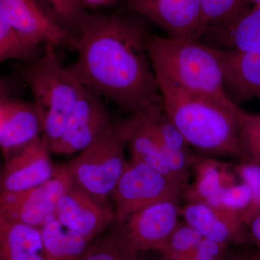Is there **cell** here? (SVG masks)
<instances>
[{"label":"cell","instance_id":"obj_1","mask_svg":"<svg viewBox=\"0 0 260 260\" xmlns=\"http://www.w3.org/2000/svg\"><path fill=\"white\" fill-rule=\"evenodd\" d=\"M142 24L119 15L87 14L76 36L78 57L66 67L85 88L121 110L139 112L161 102Z\"/></svg>","mask_w":260,"mask_h":260},{"label":"cell","instance_id":"obj_2","mask_svg":"<svg viewBox=\"0 0 260 260\" xmlns=\"http://www.w3.org/2000/svg\"><path fill=\"white\" fill-rule=\"evenodd\" d=\"M155 75L162 107L191 148L203 156L245 160L239 140L238 104L186 91Z\"/></svg>","mask_w":260,"mask_h":260},{"label":"cell","instance_id":"obj_3","mask_svg":"<svg viewBox=\"0 0 260 260\" xmlns=\"http://www.w3.org/2000/svg\"><path fill=\"white\" fill-rule=\"evenodd\" d=\"M147 49L155 74L186 91L229 104L223 50L201 39L149 35Z\"/></svg>","mask_w":260,"mask_h":260},{"label":"cell","instance_id":"obj_4","mask_svg":"<svg viewBox=\"0 0 260 260\" xmlns=\"http://www.w3.org/2000/svg\"><path fill=\"white\" fill-rule=\"evenodd\" d=\"M55 47L46 46L25 72V80L42 118V139L48 149L58 140L83 86L63 67Z\"/></svg>","mask_w":260,"mask_h":260},{"label":"cell","instance_id":"obj_5","mask_svg":"<svg viewBox=\"0 0 260 260\" xmlns=\"http://www.w3.org/2000/svg\"><path fill=\"white\" fill-rule=\"evenodd\" d=\"M126 147L121 121L112 122L99 139L68 162L73 183L97 200L107 202L127 164Z\"/></svg>","mask_w":260,"mask_h":260},{"label":"cell","instance_id":"obj_6","mask_svg":"<svg viewBox=\"0 0 260 260\" xmlns=\"http://www.w3.org/2000/svg\"><path fill=\"white\" fill-rule=\"evenodd\" d=\"M184 188L145 162L130 159L112 195L116 222L164 200L180 202Z\"/></svg>","mask_w":260,"mask_h":260},{"label":"cell","instance_id":"obj_7","mask_svg":"<svg viewBox=\"0 0 260 260\" xmlns=\"http://www.w3.org/2000/svg\"><path fill=\"white\" fill-rule=\"evenodd\" d=\"M73 184L68 164L56 166L50 179L29 190L0 196V211L7 216L40 229L55 217L61 197Z\"/></svg>","mask_w":260,"mask_h":260},{"label":"cell","instance_id":"obj_8","mask_svg":"<svg viewBox=\"0 0 260 260\" xmlns=\"http://www.w3.org/2000/svg\"><path fill=\"white\" fill-rule=\"evenodd\" d=\"M112 124L102 98L83 87L62 133L49 152L58 155L80 153L99 139Z\"/></svg>","mask_w":260,"mask_h":260},{"label":"cell","instance_id":"obj_9","mask_svg":"<svg viewBox=\"0 0 260 260\" xmlns=\"http://www.w3.org/2000/svg\"><path fill=\"white\" fill-rule=\"evenodd\" d=\"M0 15L15 31L35 45L75 47L76 37L38 0H0Z\"/></svg>","mask_w":260,"mask_h":260},{"label":"cell","instance_id":"obj_10","mask_svg":"<svg viewBox=\"0 0 260 260\" xmlns=\"http://www.w3.org/2000/svg\"><path fill=\"white\" fill-rule=\"evenodd\" d=\"M128 9L148 19L168 37L202 39L206 27L199 0H126Z\"/></svg>","mask_w":260,"mask_h":260},{"label":"cell","instance_id":"obj_11","mask_svg":"<svg viewBox=\"0 0 260 260\" xmlns=\"http://www.w3.org/2000/svg\"><path fill=\"white\" fill-rule=\"evenodd\" d=\"M179 208V202L164 200L139 210L124 223L116 224L135 250L160 252L180 221Z\"/></svg>","mask_w":260,"mask_h":260},{"label":"cell","instance_id":"obj_12","mask_svg":"<svg viewBox=\"0 0 260 260\" xmlns=\"http://www.w3.org/2000/svg\"><path fill=\"white\" fill-rule=\"evenodd\" d=\"M55 218L67 229L93 242L115 220L114 209L73 183L61 197Z\"/></svg>","mask_w":260,"mask_h":260},{"label":"cell","instance_id":"obj_13","mask_svg":"<svg viewBox=\"0 0 260 260\" xmlns=\"http://www.w3.org/2000/svg\"><path fill=\"white\" fill-rule=\"evenodd\" d=\"M49 149L42 138L5 160L0 175L1 194L29 190L50 179L55 172Z\"/></svg>","mask_w":260,"mask_h":260},{"label":"cell","instance_id":"obj_14","mask_svg":"<svg viewBox=\"0 0 260 260\" xmlns=\"http://www.w3.org/2000/svg\"><path fill=\"white\" fill-rule=\"evenodd\" d=\"M0 99V150L5 160L42 138L40 113L32 102Z\"/></svg>","mask_w":260,"mask_h":260},{"label":"cell","instance_id":"obj_15","mask_svg":"<svg viewBox=\"0 0 260 260\" xmlns=\"http://www.w3.org/2000/svg\"><path fill=\"white\" fill-rule=\"evenodd\" d=\"M179 216L203 237L228 244L244 240L247 228L239 213L201 203H186Z\"/></svg>","mask_w":260,"mask_h":260},{"label":"cell","instance_id":"obj_16","mask_svg":"<svg viewBox=\"0 0 260 260\" xmlns=\"http://www.w3.org/2000/svg\"><path fill=\"white\" fill-rule=\"evenodd\" d=\"M234 164L217 158L194 155L191 160V174L194 180L183 193L186 203L209 205L223 188L234 185L239 179L234 171Z\"/></svg>","mask_w":260,"mask_h":260},{"label":"cell","instance_id":"obj_17","mask_svg":"<svg viewBox=\"0 0 260 260\" xmlns=\"http://www.w3.org/2000/svg\"><path fill=\"white\" fill-rule=\"evenodd\" d=\"M222 50L225 88L232 100L237 104V102L259 99L260 51Z\"/></svg>","mask_w":260,"mask_h":260},{"label":"cell","instance_id":"obj_18","mask_svg":"<svg viewBox=\"0 0 260 260\" xmlns=\"http://www.w3.org/2000/svg\"><path fill=\"white\" fill-rule=\"evenodd\" d=\"M203 37L209 38L220 49L238 52L260 51V5L249 7L226 24L208 29Z\"/></svg>","mask_w":260,"mask_h":260},{"label":"cell","instance_id":"obj_19","mask_svg":"<svg viewBox=\"0 0 260 260\" xmlns=\"http://www.w3.org/2000/svg\"><path fill=\"white\" fill-rule=\"evenodd\" d=\"M0 260H47L40 229L0 211Z\"/></svg>","mask_w":260,"mask_h":260},{"label":"cell","instance_id":"obj_20","mask_svg":"<svg viewBox=\"0 0 260 260\" xmlns=\"http://www.w3.org/2000/svg\"><path fill=\"white\" fill-rule=\"evenodd\" d=\"M47 260H79L91 241L67 229L54 218L40 228Z\"/></svg>","mask_w":260,"mask_h":260},{"label":"cell","instance_id":"obj_21","mask_svg":"<svg viewBox=\"0 0 260 260\" xmlns=\"http://www.w3.org/2000/svg\"><path fill=\"white\" fill-rule=\"evenodd\" d=\"M116 225L114 232L94 239L79 260H144Z\"/></svg>","mask_w":260,"mask_h":260},{"label":"cell","instance_id":"obj_22","mask_svg":"<svg viewBox=\"0 0 260 260\" xmlns=\"http://www.w3.org/2000/svg\"><path fill=\"white\" fill-rule=\"evenodd\" d=\"M38 47L15 31L0 15V61H32Z\"/></svg>","mask_w":260,"mask_h":260},{"label":"cell","instance_id":"obj_23","mask_svg":"<svg viewBox=\"0 0 260 260\" xmlns=\"http://www.w3.org/2000/svg\"><path fill=\"white\" fill-rule=\"evenodd\" d=\"M199 2L206 30L232 21L249 8L247 0H199Z\"/></svg>","mask_w":260,"mask_h":260},{"label":"cell","instance_id":"obj_24","mask_svg":"<svg viewBox=\"0 0 260 260\" xmlns=\"http://www.w3.org/2000/svg\"><path fill=\"white\" fill-rule=\"evenodd\" d=\"M203 237L189 224L179 221L160 251L162 260L185 259Z\"/></svg>","mask_w":260,"mask_h":260},{"label":"cell","instance_id":"obj_25","mask_svg":"<svg viewBox=\"0 0 260 260\" xmlns=\"http://www.w3.org/2000/svg\"><path fill=\"white\" fill-rule=\"evenodd\" d=\"M237 120L239 140L245 160L260 165V114H250L239 108Z\"/></svg>","mask_w":260,"mask_h":260},{"label":"cell","instance_id":"obj_26","mask_svg":"<svg viewBox=\"0 0 260 260\" xmlns=\"http://www.w3.org/2000/svg\"><path fill=\"white\" fill-rule=\"evenodd\" d=\"M233 168L238 179L249 187L251 192L250 205L242 215L246 225L254 215L260 213V165L250 160H243L234 164Z\"/></svg>","mask_w":260,"mask_h":260},{"label":"cell","instance_id":"obj_27","mask_svg":"<svg viewBox=\"0 0 260 260\" xmlns=\"http://www.w3.org/2000/svg\"><path fill=\"white\" fill-rule=\"evenodd\" d=\"M47 6L51 14L68 31L78 34L80 25L88 13L81 0H38ZM77 36V35H76Z\"/></svg>","mask_w":260,"mask_h":260},{"label":"cell","instance_id":"obj_28","mask_svg":"<svg viewBox=\"0 0 260 260\" xmlns=\"http://www.w3.org/2000/svg\"><path fill=\"white\" fill-rule=\"evenodd\" d=\"M251 192L249 187L240 181L234 185L223 188L218 193L210 205L239 213H242L251 203Z\"/></svg>","mask_w":260,"mask_h":260},{"label":"cell","instance_id":"obj_29","mask_svg":"<svg viewBox=\"0 0 260 260\" xmlns=\"http://www.w3.org/2000/svg\"><path fill=\"white\" fill-rule=\"evenodd\" d=\"M246 226L249 229L251 237L254 239L256 246L259 248L260 256V213L254 215L246 224Z\"/></svg>","mask_w":260,"mask_h":260},{"label":"cell","instance_id":"obj_30","mask_svg":"<svg viewBox=\"0 0 260 260\" xmlns=\"http://www.w3.org/2000/svg\"><path fill=\"white\" fill-rule=\"evenodd\" d=\"M196 247V246H195ZM223 258H215L210 257V256L203 255V254H200L195 251V248L191 251V254H189L187 257L184 260H225Z\"/></svg>","mask_w":260,"mask_h":260},{"label":"cell","instance_id":"obj_31","mask_svg":"<svg viewBox=\"0 0 260 260\" xmlns=\"http://www.w3.org/2000/svg\"><path fill=\"white\" fill-rule=\"evenodd\" d=\"M8 82L0 76V98H4L8 90Z\"/></svg>","mask_w":260,"mask_h":260},{"label":"cell","instance_id":"obj_32","mask_svg":"<svg viewBox=\"0 0 260 260\" xmlns=\"http://www.w3.org/2000/svg\"><path fill=\"white\" fill-rule=\"evenodd\" d=\"M225 260H259V256H249L245 255H234Z\"/></svg>","mask_w":260,"mask_h":260},{"label":"cell","instance_id":"obj_33","mask_svg":"<svg viewBox=\"0 0 260 260\" xmlns=\"http://www.w3.org/2000/svg\"><path fill=\"white\" fill-rule=\"evenodd\" d=\"M247 1L249 4L252 3L254 5H260V0H247Z\"/></svg>","mask_w":260,"mask_h":260},{"label":"cell","instance_id":"obj_34","mask_svg":"<svg viewBox=\"0 0 260 260\" xmlns=\"http://www.w3.org/2000/svg\"><path fill=\"white\" fill-rule=\"evenodd\" d=\"M0 194H1V184H0Z\"/></svg>","mask_w":260,"mask_h":260},{"label":"cell","instance_id":"obj_35","mask_svg":"<svg viewBox=\"0 0 260 260\" xmlns=\"http://www.w3.org/2000/svg\"><path fill=\"white\" fill-rule=\"evenodd\" d=\"M259 260H260V256L259 255Z\"/></svg>","mask_w":260,"mask_h":260},{"label":"cell","instance_id":"obj_36","mask_svg":"<svg viewBox=\"0 0 260 260\" xmlns=\"http://www.w3.org/2000/svg\"><path fill=\"white\" fill-rule=\"evenodd\" d=\"M0 99H1V98H0Z\"/></svg>","mask_w":260,"mask_h":260},{"label":"cell","instance_id":"obj_37","mask_svg":"<svg viewBox=\"0 0 260 260\" xmlns=\"http://www.w3.org/2000/svg\"><path fill=\"white\" fill-rule=\"evenodd\" d=\"M259 99H260V98H259Z\"/></svg>","mask_w":260,"mask_h":260}]
</instances>
